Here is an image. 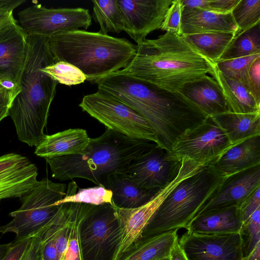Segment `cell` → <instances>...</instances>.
Wrapping results in <instances>:
<instances>
[{"label":"cell","instance_id":"cell-1","mask_svg":"<svg viewBox=\"0 0 260 260\" xmlns=\"http://www.w3.org/2000/svg\"><path fill=\"white\" fill-rule=\"evenodd\" d=\"M100 88L142 116L155 132L158 146L168 152L185 132L208 117L178 91L117 72L104 78Z\"/></svg>","mask_w":260,"mask_h":260},{"label":"cell","instance_id":"cell-2","mask_svg":"<svg viewBox=\"0 0 260 260\" xmlns=\"http://www.w3.org/2000/svg\"><path fill=\"white\" fill-rule=\"evenodd\" d=\"M137 46L134 57L118 73L175 91L187 82L214 73L215 63L177 33L166 31Z\"/></svg>","mask_w":260,"mask_h":260},{"label":"cell","instance_id":"cell-3","mask_svg":"<svg viewBox=\"0 0 260 260\" xmlns=\"http://www.w3.org/2000/svg\"><path fill=\"white\" fill-rule=\"evenodd\" d=\"M54 62L48 38L27 35L20 91L12 101L8 116L14 122L19 140L29 146H37L45 136L44 129L58 83L42 69Z\"/></svg>","mask_w":260,"mask_h":260},{"label":"cell","instance_id":"cell-4","mask_svg":"<svg viewBox=\"0 0 260 260\" xmlns=\"http://www.w3.org/2000/svg\"><path fill=\"white\" fill-rule=\"evenodd\" d=\"M156 145L106 128L101 136L90 138L81 153L45 158L53 178L65 181L80 178L103 186L110 175L127 173L136 158Z\"/></svg>","mask_w":260,"mask_h":260},{"label":"cell","instance_id":"cell-5","mask_svg":"<svg viewBox=\"0 0 260 260\" xmlns=\"http://www.w3.org/2000/svg\"><path fill=\"white\" fill-rule=\"evenodd\" d=\"M48 42L55 62L73 65L91 83L126 67L137 49L126 39L81 29L54 35Z\"/></svg>","mask_w":260,"mask_h":260},{"label":"cell","instance_id":"cell-6","mask_svg":"<svg viewBox=\"0 0 260 260\" xmlns=\"http://www.w3.org/2000/svg\"><path fill=\"white\" fill-rule=\"evenodd\" d=\"M226 178L210 164L180 182L165 199L142 234V238L187 228L214 197Z\"/></svg>","mask_w":260,"mask_h":260},{"label":"cell","instance_id":"cell-7","mask_svg":"<svg viewBox=\"0 0 260 260\" xmlns=\"http://www.w3.org/2000/svg\"><path fill=\"white\" fill-rule=\"evenodd\" d=\"M67 186L55 183L48 178L38 181L27 194L23 197L20 208L12 212L13 219L0 226V235L16 234V240L39 235L50 225L60 213L63 204L56 205L66 194Z\"/></svg>","mask_w":260,"mask_h":260},{"label":"cell","instance_id":"cell-8","mask_svg":"<svg viewBox=\"0 0 260 260\" xmlns=\"http://www.w3.org/2000/svg\"><path fill=\"white\" fill-rule=\"evenodd\" d=\"M205 165L186 158L181 159L177 171L169 183L159 190L144 204L134 208L115 207L119 229V242L111 260H119L137 242L159 207L182 181L196 174Z\"/></svg>","mask_w":260,"mask_h":260},{"label":"cell","instance_id":"cell-9","mask_svg":"<svg viewBox=\"0 0 260 260\" xmlns=\"http://www.w3.org/2000/svg\"><path fill=\"white\" fill-rule=\"evenodd\" d=\"M79 106L108 129L132 138L152 142L157 135L148 122L129 106L98 90L85 95Z\"/></svg>","mask_w":260,"mask_h":260},{"label":"cell","instance_id":"cell-10","mask_svg":"<svg viewBox=\"0 0 260 260\" xmlns=\"http://www.w3.org/2000/svg\"><path fill=\"white\" fill-rule=\"evenodd\" d=\"M78 204L81 260H102L110 250L114 252L119 242L115 207Z\"/></svg>","mask_w":260,"mask_h":260},{"label":"cell","instance_id":"cell-11","mask_svg":"<svg viewBox=\"0 0 260 260\" xmlns=\"http://www.w3.org/2000/svg\"><path fill=\"white\" fill-rule=\"evenodd\" d=\"M19 25L27 35L47 38L61 32L87 29L91 24L88 9L83 8H48L34 4L19 12Z\"/></svg>","mask_w":260,"mask_h":260},{"label":"cell","instance_id":"cell-12","mask_svg":"<svg viewBox=\"0 0 260 260\" xmlns=\"http://www.w3.org/2000/svg\"><path fill=\"white\" fill-rule=\"evenodd\" d=\"M234 145L224 132L208 116L202 123L180 136L168 154L175 160L186 158L209 165Z\"/></svg>","mask_w":260,"mask_h":260},{"label":"cell","instance_id":"cell-13","mask_svg":"<svg viewBox=\"0 0 260 260\" xmlns=\"http://www.w3.org/2000/svg\"><path fill=\"white\" fill-rule=\"evenodd\" d=\"M188 260H242L239 233L204 235L186 232L178 238Z\"/></svg>","mask_w":260,"mask_h":260},{"label":"cell","instance_id":"cell-14","mask_svg":"<svg viewBox=\"0 0 260 260\" xmlns=\"http://www.w3.org/2000/svg\"><path fill=\"white\" fill-rule=\"evenodd\" d=\"M172 0H117L124 29L140 44L152 31L160 28Z\"/></svg>","mask_w":260,"mask_h":260},{"label":"cell","instance_id":"cell-15","mask_svg":"<svg viewBox=\"0 0 260 260\" xmlns=\"http://www.w3.org/2000/svg\"><path fill=\"white\" fill-rule=\"evenodd\" d=\"M179 164L169 157L168 152L158 145L136 158L127 174L139 186L159 190L174 177Z\"/></svg>","mask_w":260,"mask_h":260},{"label":"cell","instance_id":"cell-16","mask_svg":"<svg viewBox=\"0 0 260 260\" xmlns=\"http://www.w3.org/2000/svg\"><path fill=\"white\" fill-rule=\"evenodd\" d=\"M37 167L26 157L14 153L0 156V200L27 194L37 185Z\"/></svg>","mask_w":260,"mask_h":260},{"label":"cell","instance_id":"cell-17","mask_svg":"<svg viewBox=\"0 0 260 260\" xmlns=\"http://www.w3.org/2000/svg\"><path fill=\"white\" fill-rule=\"evenodd\" d=\"M27 50V35L15 20L0 30V80L19 85Z\"/></svg>","mask_w":260,"mask_h":260},{"label":"cell","instance_id":"cell-18","mask_svg":"<svg viewBox=\"0 0 260 260\" xmlns=\"http://www.w3.org/2000/svg\"><path fill=\"white\" fill-rule=\"evenodd\" d=\"M259 187L260 165L230 176L226 178L214 197L196 216L211 210L233 207L237 208Z\"/></svg>","mask_w":260,"mask_h":260},{"label":"cell","instance_id":"cell-19","mask_svg":"<svg viewBox=\"0 0 260 260\" xmlns=\"http://www.w3.org/2000/svg\"><path fill=\"white\" fill-rule=\"evenodd\" d=\"M238 30L232 13L218 14L196 8H182L181 36L204 33L235 32Z\"/></svg>","mask_w":260,"mask_h":260},{"label":"cell","instance_id":"cell-20","mask_svg":"<svg viewBox=\"0 0 260 260\" xmlns=\"http://www.w3.org/2000/svg\"><path fill=\"white\" fill-rule=\"evenodd\" d=\"M177 91L208 116L228 111L221 87L207 75L185 83Z\"/></svg>","mask_w":260,"mask_h":260},{"label":"cell","instance_id":"cell-21","mask_svg":"<svg viewBox=\"0 0 260 260\" xmlns=\"http://www.w3.org/2000/svg\"><path fill=\"white\" fill-rule=\"evenodd\" d=\"M210 165L225 178L260 165V135L233 146Z\"/></svg>","mask_w":260,"mask_h":260},{"label":"cell","instance_id":"cell-22","mask_svg":"<svg viewBox=\"0 0 260 260\" xmlns=\"http://www.w3.org/2000/svg\"><path fill=\"white\" fill-rule=\"evenodd\" d=\"M243 221L236 207L204 212L194 217L186 230L204 235L227 234L239 233Z\"/></svg>","mask_w":260,"mask_h":260},{"label":"cell","instance_id":"cell-23","mask_svg":"<svg viewBox=\"0 0 260 260\" xmlns=\"http://www.w3.org/2000/svg\"><path fill=\"white\" fill-rule=\"evenodd\" d=\"M89 140L86 130L69 128L53 135H45L36 146L35 153L44 158L77 154L85 149Z\"/></svg>","mask_w":260,"mask_h":260},{"label":"cell","instance_id":"cell-24","mask_svg":"<svg viewBox=\"0 0 260 260\" xmlns=\"http://www.w3.org/2000/svg\"><path fill=\"white\" fill-rule=\"evenodd\" d=\"M103 186L112 191L113 205L120 208L139 207L149 201L158 191L139 186L126 173L111 174Z\"/></svg>","mask_w":260,"mask_h":260},{"label":"cell","instance_id":"cell-25","mask_svg":"<svg viewBox=\"0 0 260 260\" xmlns=\"http://www.w3.org/2000/svg\"><path fill=\"white\" fill-rule=\"evenodd\" d=\"M209 117L224 132L233 145L260 135V111L238 113L227 111Z\"/></svg>","mask_w":260,"mask_h":260},{"label":"cell","instance_id":"cell-26","mask_svg":"<svg viewBox=\"0 0 260 260\" xmlns=\"http://www.w3.org/2000/svg\"><path fill=\"white\" fill-rule=\"evenodd\" d=\"M178 230L141 238L119 260H162L169 258L170 251L178 238Z\"/></svg>","mask_w":260,"mask_h":260},{"label":"cell","instance_id":"cell-27","mask_svg":"<svg viewBox=\"0 0 260 260\" xmlns=\"http://www.w3.org/2000/svg\"><path fill=\"white\" fill-rule=\"evenodd\" d=\"M212 76L222 89L228 111L238 113L260 111V106L257 104L247 88L241 83L224 75L215 64Z\"/></svg>","mask_w":260,"mask_h":260},{"label":"cell","instance_id":"cell-28","mask_svg":"<svg viewBox=\"0 0 260 260\" xmlns=\"http://www.w3.org/2000/svg\"><path fill=\"white\" fill-rule=\"evenodd\" d=\"M235 32H212L182 36L201 55L213 63L217 61L235 38Z\"/></svg>","mask_w":260,"mask_h":260},{"label":"cell","instance_id":"cell-29","mask_svg":"<svg viewBox=\"0 0 260 260\" xmlns=\"http://www.w3.org/2000/svg\"><path fill=\"white\" fill-rule=\"evenodd\" d=\"M254 54H260V22L237 34L218 61Z\"/></svg>","mask_w":260,"mask_h":260},{"label":"cell","instance_id":"cell-30","mask_svg":"<svg viewBox=\"0 0 260 260\" xmlns=\"http://www.w3.org/2000/svg\"><path fill=\"white\" fill-rule=\"evenodd\" d=\"M75 181L70 182L67 186L66 196L56 203V205L72 203L85 204L94 206L113 205L112 192L101 185L79 188Z\"/></svg>","mask_w":260,"mask_h":260},{"label":"cell","instance_id":"cell-31","mask_svg":"<svg viewBox=\"0 0 260 260\" xmlns=\"http://www.w3.org/2000/svg\"><path fill=\"white\" fill-rule=\"evenodd\" d=\"M93 15L100 26L99 33H120L124 31V22L117 0L92 1Z\"/></svg>","mask_w":260,"mask_h":260},{"label":"cell","instance_id":"cell-32","mask_svg":"<svg viewBox=\"0 0 260 260\" xmlns=\"http://www.w3.org/2000/svg\"><path fill=\"white\" fill-rule=\"evenodd\" d=\"M231 13L238 28L236 35L260 22V0H240Z\"/></svg>","mask_w":260,"mask_h":260},{"label":"cell","instance_id":"cell-33","mask_svg":"<svg viewBox=\"0 0 260 260\" xmlns=\"http://www.w3.org/2000/svg\"><path fill=\"white\" fill-rule=\"evenodd\" d=\"M260 54H254L226 60L218 61L215 63L217 69L224 75L243 85L247 89V77L252 62Z\"/></svg>","mask_w":260,"mask_h":260},{"label":"cell","instance_id":"cell-34","mask_svg":"<svg viewBox=\"0 0 260 260\" xmlns=\"http://www.w3.org/2000/svg\"><path fill=\"white\" fill-rule=\"evenodd\" d=\"M42 71L57 83L67 86L79 84L86 80V76L79 69L64 61L55 62Z\"/></svg>","mask_w":260,"mask_h":260},{"label":"cell","instance_id":"cell-35","mask_svg":"<svg viewBox=\"0 0 260 260\" xmlns=\"http://www.w3.org/2000/svg\"><path fill=\"white\" fill-rule=\"evenodd\" d=\"M239 233L242 240V255L244 257L260 242V207L242 223Z\"/></svg>","mask_w":260,"mask_h":260},{"label":"cell","instance_id":"cell-36","mask_svg":"<svg viewBox=\"0 0 260 260\" xmlns=\"http://www.w3.org/2000/svg\"><path fill=\"white\" fill-rule=\"evenodd\" d=\"M240 0H181L183 8L200 9L218 14L231 13Z\"/></svg>","mask_w":260,"mask_h":260},{"label":"cell","instance_id":"cell-37","mask_svg":"<svg viewBox=\"0 0 260 260\" xmlns=\"http://www.w3.org/2000/svg\"><path fill=\"white\" fill-rule=\"evenodd\" d=\"M52 223L37 235L40 238V254L43 260H59L55 247Z\"/></svg>","mask_w":260,"mask_h":260},{"label":"cell","instance_id":"cell-38","mask_svg":"<svg viewBox=\"0 0 260 260\" xmlns=\"http://www.w3.org/2000/svg\"><path fill=\"white\" fill-rule=\"evenodd\" d=\"M181 12V0H174L166 14L160 28L164 31L174 32L179 35Z\"/></svg>","mask_w":260,"mask_h":260},{"label":"cell","instance_id":"cell-39","mask_svg":"<svg viewBox=\"0 0 260 260\" xmlns=\"http://www.w3.org/2000/svg\"><path fill=\"white\" fill-rule=\"evenodd\" d=\"M247 90L260 106V56L251 63L248 73Z\"/></svg>","mask_w":260,"mask_h":260},{"label":"cell","instance_id":"cell-40","mask_svg":"<svg viewBox=\"0 0 260 260\" xmlns=\"http://www.w3.org/2000/svg\"><path fill=\"white\" fill-rule=\"evenodd\" d=\"M260 207V187L255 189L237 207L243 222Z\"/></svg>","mask_w":260,"mask_h":260},{"label":"cell","instance_id":"cell-41","mask_svg":"<svg viewBox=\"0 0 260 260\" xmlns=\"http://www.w3.org/2000/svg\"><path fill=\"white\" fill-rule=\"evenodd\" d=\"M24 0H0V30L15 20L14 10L22 5Z\"/></svg>","mask_w":260,"mask_h":260},{"label":"cell","instance_id":"cell-42","mask_svg":"<svg viewBox=\"0 0 260 260\" xmlns=\"http://www.w3.org/2000/svg\"><path fill=\"white\" fill-rule=\"evenodd\" d=\"M32 237L16 240L2 260H21L29 248Z\"/></svg>","mask_w":260,"mask_h":260},{"label":"cell","instance_id":"cell-43","mask_svg":"<svg viewBox=\"0 0 260 260\" xmlns=\"http://www.w3.org/2000/svg\"><path fill=\"white\" fill-rule=\"evenodd\" d=\"M40 237H33L29 248L21 260H36L40 253Z\"/></svg>","mask_w":260,"mask_h":260},{"label":"cell","instance_id":"cell-44","mask_svg":"<svg viewBox=\"0 0 260 260\" xmlns=\"http://www.w3.org/2000/svg\"><path fill=\"white\" fill-rule=\"evenodd\" d=\"M178 238L176 240L174 244L170 250L169 259L188 260L183 250L179 244Z\"/></svg>","mask_w":260,"mask_h":260},{"label":"cell","instance_id":"cell-45","mask_svg":"<svg viewBox=\"0 0 260 260\" xmlns=\"http://www.w3.org/2000/svg\"><path fill=\"white\" fill-rule=\"evenodd\" d=\"M242 260H260V242L246 256L243 257Z\"/></svg>","mask_w":260,"mask_h":260},{"label":"cell","instance_id":"cell-46","mask_svg":"<svg viewBox=\"0 0 260 260\" xmlns=\"http://www.w3.org/2000/svg\"><path fill=\"white\" fill-rule=\"evenodd\" d=\"M11 103H4L0 104V121L5 117L8 116L9 108Z\"/></svg>","mask_w":260,"mask_h":260},{"label":"cell","instance_id":"cell-47","mask_svg":"<svg viewBox=\"0 0 260 260\" xmlns=\"http://www.w3.org/2000/svg\"><path fill=\"white\" fill-rule=\"evenodd\" d=\"M12 243L0 244V260H2L5 257Z\"/></svg>","mask_w":260,"mask_h":260},{"label":"cell","instance_id":"cell-48","mask_svg":"<svg viewBox=\"0 0 260 260\" xmlns=\"http://www.w3.org/2000/svg\"><path fill=\"white\" fill-rule=\"evenodd\" d=\"M36 260H43L42 259V258L41 257V256L40 255V253L38 255L37 258H36Z\"/></svg>","mask_w":260,"mask_h":260},{"label":"cell","instance_id":"cell-49","mask_svg":"<svg viewBox=\"0 0 260 260\" xmlns=\"http://www.w3.org/2000/svg\"><path fill=\"white\" fill-rule=\"evenodd\" d=\"M6 89L4 88L1 85L0 82V91H2L3 90H6ZM8 90V89H7Z\"/></svg>","mask_w":260,"mask_h":260},{"label":"cell","instance_id":"cell-50","mask_svg":"<svg viewBox=\"0 0 260 260\" xmlns=\"http://www.w3.org/2000/svg\"><path fill=\"white\" fill-rule=\"evenodd\" d=\"M162 260H169V258H165V259H164Z\"/></svg>","mask_w":260,"mask_h":260}]
</instances>
